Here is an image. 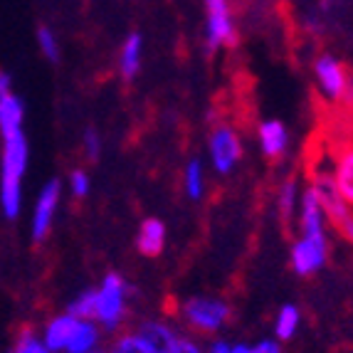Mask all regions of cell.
<instances>
[{
  "label": "cell",
  "mask_w": 353,
  "mask_h": 353,
  "mask_svg": "<svg viewBox=\"0 0 353 353\" xmlns=\"http://www.w3.org/2000/svg\"><path fill=\"white\" fill-rule=\"evenodd\" d=\"M136 334L143 341V346L148 348V353H173L181 343L176 331L171 326L159 324V321H143Z\"/></svg>",
  "instance_id": "obj_10"
},
{
  "label": "cell",
  "mask_w": 353,
  "mask_h": 353,
  "mask_svg": "<svg viewBox=\"0 0 353 353\" xmlns=\"http://www.w3.org/2000/svg\"><path fill=\"white\" fill-rule=\"evenodd\" d=\"M252 351L254 353H282V348H279L277 341H262V343H257Z\"/></svg>",
  "instance_id": "obj_28"
},
{
  "label": "cell",
  "mask_w": 353,
  "mask_h": 353,
  "mask_svg": "<svg viewBox=\"0 0 353 353\" xmlns=\"http://www.w3.org/2000/svg\"><path fill=\"white\" fill-rule=\"evenodd\" d=\"M173 353H203V351L195 346L193 341H183V339H181V343H178V348Z\"/></svg>",
  "instance_id": "obj_29"
},
{
  "label": "cell",
  "mask_w": 353,
  "mask_h": 353,
  "mask_svg": "<svg viewBox=\"0 0 353 353\" xmlns=\"http://www.w3.org/2000/svg\"><path fill=\"white\" fill-rule=\"evenodd\" d=\"M112 353H148V348L143 346V341L139 339V334H126L114 343Z\"/></svg>",
  "instance_id": "obj_23"
},
{
  "label": "cell",
  "mask_w": 353,
  "mask_h": 353,
  "mask_svg": "<svg viewBox=\"0 0 353 353\" xmlns=\"http://www.w3.org/2000/svg\"><path fill=\"white\" fill-rule=\"evenodd\" d=\"M141 54H143V37L141 32H131L121 45L119 52V72L124 79H134L141 70Z\"/></svg>",
  "instance_id": "obj_14"
},
{
  "label": "cell",
  "mask_w": 353,
  "mask_h": 353,
  "mask_svg": "<svg viewBox=\"0 0 353 353\" xmlns=\"http://www.w3.org/2000/svg\"><path fill=\"white\" fill-rule=\"evenodd\" d=\"M185 193L190 201H201L203 190H205V176H203V163L198 159H193L185 165Z\"/></svg>",
  "instance_id": "obj_19"
},
{
  "label": "cell",
  "mask_w": 353,
  "mask_h": 353,
  "mask_svg": "<svg viewBox=\"0 0 353 353\" xmlns=\"http://www.w3.org/2000/svg\"><path fill=\"white\" fill-rule=\"evenodd\" d=\"M139 252L146 257H159L165 248V225L159 218H148L139 228V240H136Z\"/></svg>",
  "instance_id": "obj_12"
},
{
  "label": "cell",
  "mask_w": 353,
  "mask_h": 353,
  "mask_svg": "<svg viewBox=\"0 0 353 353\" xmlns=\"http://www.w3.org/2000/svg\"><path fill=\"white\" fill-rule=\"evenodd\" d=\"M183 316L193 329L198 331H218L228 324L230 306L223 299H210V296H193L183 304Z\"/></svg>",
  "instance_id": "obj_3"
},
{
  "label": "cell",
  "mask_w": 353,
  "mask_h": 353,
  "mask_svg": "<svg viewBox=\"0 0 353 353\" xmlns=\"http://www.w3.org/2000/svg\"><path fill=\"white\" fill-rule=\"evenodd\" d=\"M205 37L210 50L225 48L237 40L230 0H205Z\"/></svg>",
  "instance_id": "obj_4"
},
{
  "label": "cell",
  "mask_w": 353,
  "mask_h": 353,
  "mask_svg": "<svg viewBox=\"0 0 353 353\" xmlns=\"http://www.w3.org/2000/svg\"><path fill=\"white\" fill-rule=\"evenodd\" d=\"M299 321H301V314L294 304L282 306L277 314V324H274V334H277L279 341L292 339V336L296 334V329H299Z\"/></svg>",
  "instance_id": "obj_18"
},
{
  "label": "cell",
  "mask_w": 353,
  "mask_h": 353,
  "mask_svg": "<svg viewBox=\"0 0 353 353\" xmlns=\"http://www.w3.org/2000/svg\"><path fill=\"white\" fill-rule=\"evenodd\" d=\"M314 193H316L319 203L324 208V212L329 215V220H334L336 225L341 223L346 218L348 212H351V205L343 201V195L339 193V185H336V178H334V171H319L314 176Z\"/></svg>",
  "instance_id": "obj_8"
},
{
  "label": "cell",
  "mask_w": 353,
  "mask_h": 353,
  "mask_svg": "<svg viewBox=\"0 0 353 353\" xmlns=\"http://www.w3.org/2000/svg\"><path fill=\"white\" fill-rule=\"evenodd\" d=\"M242 159V143H240V136L235 134V129H230V126L220 124L218 129L210 134V161H212V168L223 176L232 173L237 163Z\"/></svg>",
  "instance_id": "obj_5"
},
{
  "label": "cell",
  "mask_w": 353,
  "mask_h": 353,
  "mask_svg": "<svg viewBox=\"0 0 353 353\" xmlns=\"http://www.w3.org/2000/svg\"><path fill=\"white\" fill-rule=\"evenodd\" d=\"M92 353H99V351H92Z\"/></svg>",
  "instance_id": "obj_33"
},
{
  "label": "cell",
  "mask_w": 353,
  "mask_h": 353,
  "mask_svg": "<svg viewBox=\"0 0 353 353\" xmlns=\"http://www.w3.org/2000/svg\"><path fill=\"white\" fill-rule=\"evenodd\" d=\"M77 321H79V319L72 316L70 312L62 314V316H57V319H52V321L48 324V329H45V339H42V343H45L52 353L65 351L67 343H70V339H72V334H74V329H77Z\"/></svg>",
  "instance_id": "obj_13"
},
{
  "label": "cell",
  "mask_w": 353,
  "mask_h": 353,
  "mask_svg": "<svg viewBox=\"0 0 353 353\" xmlns=\"http://www.w3.org/2000/svg\"><path fill=\"white\" fill-rule=\"evenodd\" d=\"M99 341V331L97 326L89 321V319H79L77 321V329L72 334L70 343H67L65 353H92Z\"/></svg>",
  "instance_id": "obj_17"
},
{
  "label": "cell",
  "mask_w": 353,
  "mask_h": 353,
  "mask_svg": "<svg viewBox=\"0 0 353 353\" xmlns=\"http://www.w3.org/2000/svg\"><path fill=\"white\" fill-rule=\"evenodd\" d=\"M336 228H339V230L343 232V235H346V240H351V242H353V210L348 212L346 218H343L341 223L336 225Z\"/></svg>",
  "instance_id": "obj_27"
},
{
  "label": "cell",
  "mask_w": 353,
  "mask_h": 353,
  "mask_svg": "<svg viewBox=\"0 0 353 353\" xmlns=\"http://www.w3.org/2000/svg\"><path fill=\"white\" fill-rule=\"evenodd\" d=\"M296 201H299V190H296V183L289 178V181L282 183V188H279V212H282L284 220H289L294 215Z\"/></svg>",
  "instance_id": "obj_21"
},
{
  "label": "cell",
  "mask_w": 353,
  "mask_h": 353,
  "mask_svg": "<svg viewBox=\"0 0 353 353\" xmlns=\"http://www.w3.org/2000/svg\"><path fill=\"white\" fill-rule=\"evenodd\" d=\"M82 146H84V153H87V159H99V153H101V139H99V134H97L94 129H87L84 131V141H82Z\"/></svg>",
  "instance_id": "obj_25"
},
{
  "label": "cell",
  "mask_w": 353,
  "mask_h": 353,
  "mask_svg": "<svg viewBox=\"0 0 353 353\" xmlns=\"http://www.w3.org/2000/svg\"><path fill=\"white\" fill-rule=\"evenodd\" d=\"M346 99L353 101V74L348 77V92H346Z\"/></svg>",
  "instance_id": "obj_32"
},
{
  "label": "cell",
  "mask_w": 353,
  "mask_h": 353,
  "mask_svg": "<svg viewBox=\"0 0 353 353\" xmlns=\"http://www.w3.org/2000/svg\"><path fill=\"white\" fill-rule=\"evenodd\" d=\"M15 353H52V351H50V348L45 346L40 339H35L32 334H25L23 339H20Z\"/></svg>",
  "instance_id": "obj_24"
},
{
  "label": "cell",
  "mask_w": 353,
  "mask_h": 353,
  "mask_svg": "<svg viewBox=\"0 0 353 353\" xmlns=\"http://www.w3.org/2000/svg\"><path fill=\"white\" fill-rule=\"evenodd\" d=\"M334 178H336V185H339V193L343 195V201L353 208V141L339 153Z\"/></svg>",
  "instance_id": "obj_16"
},
{
  "label": "cell",
  "mask_w": 353,
  "mask_h": 353,
  "mask_svg": "<svg viewBox=\"0 0 353 353\" xmlns=\"http://www.w3.org/2000/svg\"><path fill=\"white\" fill-rule=\"evenodd\" d=\"M3 148V173H0V205L8 218H18L20 212V181L28 168V139L23 129L6 134Z\"/></svg>",
  "instance_id": "obj_1"
},
{
  "label": "cell",
  "mask_w": 353,
  "mask_h": 353,
  "mask_svg": "<svg viewBox=\"0 0 353 353\" xmlns=\"http://www.w3.org/2000/svg\"><path fill=\"white\" fill-rule=\"evenodd\" d=\"M57 201H59V181H50L48 185L40 190L35 212H32V240L42 242L48 237L54 210H57Z\"/></svg>",
  "instance_id": "obj_9"
},
{
  "label": "cell",
  "mask_w": 353,
  "mask_h": 353,
  "mask_svg": "<svg viewBox=\"0 0 353 353\" xmlns=\"http://www.w3.org/2000/svg\"><path fill=\"white\" fill-rule=\"evenodd\" d=\"M126 312V282L119 274H106L97 289V316L106 329H117Z\"/></svg>",
  "instance_id": "obj_2"
},
{
  "label": "cell",
  "mask_w": 353,
  "mask_h": 353,
  "mask_svg": "<svg viewBox=\"0 0 353 353\" xmlns=\"http://www.w3.org/2000/svg\"><path fill=\"white\" fill-rule=\"evenodd\" d=\"M230 353H254V351L250 346H232V351Z\"/></svg>",
  "instance_id": "obj_31"
},
{
  "label": "cell",
  "mask_w": 353,
  "mask_h": 353,
  "mask_svg": "<svg viewBox=\"0 0 353 353\" xmlns=\"http://www.w3.org/2000/svg\"><path fill=\"white\" fill-rule=\"evenodd\" d=\"M67 312H70L72 316H77V319H94L97 316V292H94V289H87V292H82V294L72 301Z\"/></svg>",
  "instance_id": "obj_20"
},
{
  "label": "cell",
  "mask_w": 353,
  "mask_h": 353,
  "mask_svg": "<svg viewBox=\"0 0 353 353\" xmlns=\"http://www.w3.org/2000/svg\"><path fill=\"white\" fill-rule=\"evenodd\" d=\"M70 188L74 198H87L89 195V176L84 171H74L70 178Z\"/></svg>",
  "instance_id": "obj_26"
},
{
  "label": "cell",
  "mask_w": 353,
  "mask_h": 353,
  "mask_svg": "<svg viewBox=\"0 0 353 353\" xmlns=\"http://www.w3.org/2000/svg\"><path fill=\"white\" fill-rule=\"evenodd\" d=\"M23 129V104L10 89L0 92V134H12Z\"/></svg>",
  "instance_id": "obj_15"
},
{
  "label": "cell",
  "mask_w": 353,
  "mask_h": 353,
  "mask_svg": "<svg viewBox=\"0 0 353 353\" xmlns=\"http://www.w3.org/2000/svg\"><path fill=\"white\" fill-rule=\"evenodd\" d=\"M326 232L324 235H301V240H296L292 245V265L294 272L301 277H309L314 272H319L326 262Z\"/></svg>",
  "instance_id": "obj_7"
},
{
  "label": "cell",
  "mask_w": 353,
  "mask_h": 353,
  "mask_svg": "<svg viewBox=\"0 0 353 353\" xmlns=\"http://www.w3.org/2000/svg\"><path fill=\"white\" fill-rule=\"evenodd\" d=\"M314 74H316V84L326 99L329 101L346 99L348 72L334 54H319L316 62H314Z\"/></svg>",
  "instance_id": "obj_6"
},
{
  "label": "cell",
  "mask_w": 353,
  "mask_h": 353,
  "mask_svg": "<svg viewBox=\"0 0 353 353\" xmlns=\"http://www.w3.org/2000/svg\"><path fill=\"white\" fill-rule=\"evenodd\" d=\"M259 143H262V151H265L267 159H279L284 156L289 146V134L287 126L277 119H267L259 124Z\"/></svg>",
  "instance_id": "obj_11"
},
{
  "label": "cell",
  "mask_w": 353,
  "mask_h": 353,
  "mask_svg": "<svg viewBox=\"0 0 353 353\" xmlns=\"http://www.w3.org/2000/svg\"><path fill=\"white\" fill-rule=\"evenodd\" d=\"M230 351H232V346L225 341H212L210 348H208V353H230Z\"/></svg>",
  "instance_id": "obj_30"
},
{
  "label": "cell",
  "mask_w": 353,
  "mask_h": 353,
  "mask_svg": "<svg viewBox=\"0 0 353 353\" xmlns=\"http://www.w3.org/2000/svg\"><path fill=\"white\" fill-rule=\"evenodd\" d=\"M37 42H40V52L45 54L50 62H57L59 59V42L48 25H40V28H37Z\"/></svg>",
  "instance_id": "obj_22"
}]
</instances>
